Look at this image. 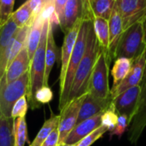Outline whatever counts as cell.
<instances>
[{
	"label": "cell",
	"mask_w": 146,
	"mask_h": 146,
	"mask_svg": "<svg viewBox=\"0 0 146 146\" xmlns=\"http://www.w3.org/2000/svg\"><path fill=\"white\" fill-rule=\"evenodd\" d=\"M101 50L102 47L96 35L92 21L89 29L86 51L76 71L68 102L88 93L91 75Z\"/></svg>",
	"instance_id": "cell-1"
},
{
	"label": "cell",
	"mask_w": 146,
	"mask_h": 146,
	"mask_svg": "<svg viewBox=\"0 0 146 146\" xmlns=\"http://www.w3.org/2000/svg\"><path fill=\"white\" fill-rule=\"evenodd\" d=\"M91 22L92 20H86V19L82 20L79 33H78L74 48H73L72 54H71L69 65L67 68L64 84L62 88H60V90H59V103H58L59 111L62 110L68 103L69 96L70 93V90H71L73 80H74L76 71L86 51L89 29H90Z\"/></svg>",
	"instance_id": "cell-2"
},
{
	"label": "cell",
	"mask_w": 146,
	"mask_h": 146,
	"mask_svg": "<svg viewBox=\"0 0 146 146\" xmlns=\"http://www.w3.org/2000/svg\"><path fill=\"white\" fill-rule=\"evenodd\" d=\"M51 18L52 17H48L45 21L40 44L30 62V67H29L30 81H29V89L27 95V99L32 109L40 108V105L35 102V96L37 90L40 89L42 86H44V76H45V69H46V49L47 35H48V29L51 23Z\"/></svg>",
	"instance_id": "cell-3"
},
{
	"label": "cell",
	"mask_w": 146,
	"mask_h": 146,
	"mask_svg": "<svg viewBox=\"0 0 146 146\" xmlns=\"http://www.w3.org/2000/svg\"><path fill=\"white\" fill-rule=\"evenodd\" d=\"M146 49L143 22L136 23L125 29L118 42L113 59L126 58L131 61L138 58Z\"/></svg>",
	"instance_id": "cell-4"
},
{
	"label": "cell",
	"mask_w": 146,
	"mask_h": 146,
	"mask_svg": "<svg viewBox=\"0 0 146 146\" xmlns=\"http://www.w3.org/2000/svg\"><path fill=\"white\" fill-rule=\"evenodd\" d=\"M29 81V70L11 84H6L4 78L0 81V109L6 117L11 118V112L15 103L21 97L27 96Z\"/></svg>",
	"instance_id": "cell-5"
},
{
	"label": "cell",
	"mask_w": 146,
	"mask_h": 146,
	"mask_svg": "<svg viewBox=\"0 0 146 146\" xmlns=\"http://www.w3.org/2000/svg\"><path fill=\"white\" fill-rule=\"evenodd\" d=\"M109 61L105 52L102 49L95 64L88 92L100 101H111V90L109 88Z\"/></svg>",
	"instance_id": "cell-6"
},
{
	"label": "cell",
	"mask_w": 146,
	"mask_h": 146,
	"mask_svg": "<svg viewBox=\"0 0 146 146\" xmlns=\"http://www.w3.org/2000/svg\"><path fill=\"white\" fill-rule=\"evenodd\" d=\"M115 7L122 19L124 31L143 22L146 15V0H116Z\"/></svg>",
	"instance_id": "cell-7"
},
{
	"label": "cell",
	"mask_w": 146,
	"mask_h": 146,
	"mask_svg": "<svg viewBox=\"0 0 146 146\" xmlns=\"http://www.w3.org/2000/svg\"><path fill=\"white\" fill-rule=\"evenodd\" d=\"M140 86L141 94L137 107L128 129V137L131 143H136L138 141L146 127V68Z\"/></svg>",
	"instance_id": "cell-8"
},
{
	"label": "cell",
	"mask_w": 146,
	"mask_h": 146,
	"mask_svg": "<svg viewBox=\"0 0 146 146\" xmlns=\"http://www.w3.org/2000/svg\"><path fill=\"white\" fill-rule=\"evenodd\" d=\"M85 96L86 94L77 99L72 100L71 102H68L62 110H60V120L58 127L59 132L58 144L64 142L69 133L77 125L79 111L85 98Z\"/></svg>",
	"instance_id": "cell-9"
},
{
	"label": "cell",
	"mask_w": 146,
	"mask_h": 146,
	"mask_svg": "<svg viewBox=\"0 0 146 146\" xmlns=\"http://www.w3.org/2000/svg\"><path fill=\"white\" fill-rule=\"evenodd\" d=\"M84 11L85 0H67L58 20V25L64 35L83 20Z\"/></svg>",
	"instance_id": "cell-10"
},
{
	"label": "cell",
	"mask_w": 146,
	"mask_h": 146,
	"mask_svg": "<svg viewBox=\"0 0 146 146\" xmlns=\"http://www.w3.org/2000/svg\"><path fill=\"white\" fill-rule=\"evenodd\" d=\"M140 94L141 86L137 85L126 90L112 100L118 115H125L129 119V124L135 114Z\"/></svg>",
	"instance_id": "cell-11"
},
{
	"label": "cell",
	"mask_w": 146,
	"mask_h": 146,
	"mask_svg": "<svg viewBox=\"0 0 146 146\" xmlns=\"http://www.w3.org/2000/svg\"><path fill=\"white\" fill-rule=\"evenodd\" d=\"M146 68V49L143 52L132 61L131 68L127 77L123 80V82L116 88L115 90L111 92L112 100L116 96L125 92L126 90L132 88L137 85H140L143 78V74Z\"/></svg>",
	"instance_id": "cell-12"
},
{
	"label": "cell",
	"mask_w": 146,
	"mask_h": 146,
	"mask_svg": "<svg viewBox=\"0 0 146 146\" xmlns=\"http://www.w3.org/2000/svg\"><path fill=\"white\" fill-rule=\"evenodd\" d=\"M81 22L77 23L67 34L64 35V39L63 42V46L61 48V68H60V75H59V89L62 88L64 81V78L66 75L67 68L69 65V62L72 54L73 48H74L80 26Z\"/></svg>",
	"instance_id": "cell-13"
},
{
	"label": "cell",
	"mask_w": 146,
	"mask_h": 146,
	"mask_svg": "<svg viewBox=\"0 0 146 146\" xmlns=\"http://www.w3.org/2000/svg\"><path fill=\"white\" fill-rule=\"evenodd\" d=\"M116 0H85V11L83 19L94 20L96 17L109 20Z\"/></svg>",
	"instance_id": "cell-14"
},
{
	"label": "cell",
	"mask_w": 146,
	"mask_h": 146,
	"mask_svg": "<svg viewBox=\"0 0 146 146\" xmlns=\"http://www.w3.org/2000/svg\"><path fill=\"white\" fill-rule=\"evenodd\" d=\"M103 113H98L77 125L65 137L63 143L66 144H77L87 135L102 125V116Z\"/></svg>",
	"instance_id": "cell-15"
},
{
	"label": "cell",
	"mask_w": 146,
	"mask_h": 146,
	"mask_svg": "<svg viewBox=\"0 0 146 146\" xmlns=\"http://www.w3.org/2000/svg\"><path fill=\"white\" fill-rule=\"evenodd\" d=\"M30 62L31 61L29 59L27 46H25L7 68L5 75L4 77L6 84H11L16 81L20 77H22L25 72H27L29 70Z\"/></svg>",
	"instance_id": "cell-16"
},
{
	"label": "cell",
	"mask_w": 146,
	"mask_h": 146,
	"mask_svg": "<svg viewBox=\"0 0 146 146\" xmlns=\"http://www.w3.org/2000/svg\"><path fill=\"white\" fill-rule=\"evenodd\" d=\"M112 103L111 101H100L93 97L89 92L86 93L85 98L81 106L77 125L82 123L83 121L98 114L105 112Z\"/></svg>",
	"instance_id": "cell-17"
},
{
	"label": "cell",
	"mask_w": 146,
	"mask_h": 146,
	"mask_svg": "<svg viewBox=\"0 0 146 146\" xmlns=\"http://www.w3.org/2000/svg\"><path fill=\"white\" fill-rule=\"evenodd\" d=\"M108 26H109V49H108V59L110 63L113 60H114L113 59L114 52H115L119 40L122 33L124 32L122 19L115 6L111 15V17L108 20Z\"/></svg>",
	"instance_id": "cell-18"
},
{
	"label": "cell",
	"mask_w": 146,
	"mask_h": 146,
	"mask_svg": "<svg viewBox=\"0 0 146 146\" xmlns=\"http://www.w3.org/2000/svg\"><path fill=\"white\" fill-rule=\"evenodd\" d=\"M57 55H58V47L54 40L52 23H50L48 35H47L46 49V69H45V76H44V85L46 86H48L50 73L57 59Z\"/></svg>",
	"instance_id": "cell-19"
},
{
	"label": "cell",
	"mask_w": 146,
	"mask_h": 146,
	"mask_svg": "<svg viewBox=\"0 0 146 146\" xmlns=\"http://www.w3.org/2000/svg\"><path fill=\"white\" fill-rule=\"evenodd\" d=\"M131 64L132 61L126 58H119L114 60V64L111 70V74L113 78V87L111 88V92L115 90L116 88L127 77L131 70Z\"/></svg>",
	"instance_id": "cell-20"
},
{
	"label": "cell",
	"mask_w": 146,
	"mask_h": 146,
	"mask_svg": "<svg viewBox=\"0 0 146 146\" xmlns=\"http://www.w3.org/2000/svg\"><path fill=\"white\" fill-rule=\"evenodd\" d=\"M14 122V119L6 117L0 109V146H15Z\"/></svg>",
	"instance_id": "cell-21"
},
{
	"label": "cell",
	"mask_w": 146,
	"mask_h": 146,
	"mask_svg": "<svg viewBox=\"0 0 146 146\" xmlns=\"http://www.w3.org/2000/svg\"><path fill=\"white\" fill-rule=\"evenodd\" d=\"M93 26L96 35L98 39L102 49L108 55L109 49V26L108 21L103 18L96 17L93 20Z\"/></svg>",
	"instance_id": "cell-22"
},
{
	"label": "cell",
	"mask_w": 146,
	"mask_h": 146,
	"mask_svg": "<svg viewBox=\"0 0 146 146\" xmlns=\"http://www.w3.org/2000/svg\"><path fill=\"white\" fill-rule=\"evenodd\" d=\"M59 120H60V115L59 114L56 115L52 113L51 117L44 122L38 134L35 137L34 141L29 144V146H41L44 141L48 137L50 133L54 129L58 127Z\"/></svg>",
	"instance_id": "cell-23"
},
{
	"label": "cell",
	"mask_w": 146,
	"mask_h": 146,
	"mask_svg": "<svg viewBox=\"0 0 146 146\" xmlns=\"http://www.w3.org/2000/svg\"><path fill=\"white\" fill-rule=\"evenodd\" d=\"M19 30L13 19L11 17L5 24L0 26V56L5 52L11 40Z\"/></svg>",
	"instance_id": "cell-24"
},
{
	"label": "cell",
	"mask_w": 146,
	"mask_h": 146,
	"mask_svg": "<svg viewBox=\"0 0 146 146\" xmlns=\"http://www.w3.org/2000/svg\"><path fill=\"white\" fill-rule=\"evenodd\" d=\"M11 17L13 19V21L19 29H22L28 24L33 23L35 18L34 17L33 11L30 8L28 0L19 9H17L11 14Z\"/></svg>",
	"instance_id": "cell-25"
},
{
	"label": "cell",
	"mask_w": 146,
	"mask_h": 146,
	"mask_svg": "<svg viewBox=\"0 0 146 146\" xmlns=\"http://www.w3.org/2000/svg\"><path fill=\"white\" fill-rule=\"evenodd\" d=\"M15 146H24L28 142V127L25 118H18L14 122Z\"/></svg>",
	"instance_id": "cell-26"
},
{
	"label": "cell",
	"mask_w": 146,
	"mask_h": 146,
	"mask_svg": "<svg viewBox=\"0 0 146 146\" xmlns=\"http://www.w3.org/2000/svg\"><path fill=\"white\" fill-rule=\"evenodd\" d=\"M119 115L115 110L113 103L110 104L109 108L102 113V125L106 126L109 131H113L118 123Z\"/></svg>",
	"instance_id": "cell-27"
},
{
	"label": "cell",
	"mask_w": 146,
	"mask_h": 146,
	"mask_svg": "<svg viewBox=\"0 0 146 146\" xmlns=\"http://www.w3.org/2000/svg\"><path fill=\"white\" fill-rule=\"evenodd\" d=\"M15 0H0V26H3L14 12Z\"/></svg>",
	"instance_id": "cell-28"
},
{
	"label": "cell",
	"mask_w": 146,
	"mask_h": 146,
	"mask_svg": "<svg viewBox=\"0 0 146 146\" xmlns=\"http://www.w3.org/2000/svg\"><path fill=\"white\" fill-rule=\"evenodd\" d=\"M107 131H108V129L106 126H104V125H101L100 127H98L97 129L93 131L91 133L87 135L80 142H78L77 143V146H90L96 140L101 138L102 137V135L104 133H106Z\"/></svg>",
	"instance_id": "cell-29"
},
{
	"label": "cell",
	"mask_w": 146,
	"mask_h": 146,
	"mask_svg": "<svg viewBox=\"0 0 146 146\" xmlns=\"http://www.w3.org/2000/svg\"><path fill=\"white\" fill-rule=\"evenodd\" d=\"M29 108V102L27 96L21 97L13 106L11 112V118L17 119L18 118H25Z\"/></svg>",
	"instance_id": "cell-30"
},
{
	"label": "cell",
	"mask_w": 146,
	"mask_h": 146,
	"mask_svg": "<svg viewBox=\"0 0 146 146\" xmlns=\"http://www.w3.org/2000/svg\"><path fill=\"white\" fill-rule=\"evenodd\" d=\"M52 97H53V94L51 88L49 86L44 85L37 90V92L35 93V102L40 106V104L49 103L52 100Z\"/></svg>",
	"instance_id": "cell-31"
},
{
	"label": "cell",
	"mask_w": 146,
	"mask_h": 146,
	"mask_svg": "<svg viewBox=\"0 0 146 146\" xmlns=\"http://www.w3.org/2000/svg\"><path fill=\"white\" fill-rule=\"evenodd\" d=\"M129 128V119L125 115H119V119H118V123L117 125L115 127V129L111 131L110 133V137H113V135L118 136L119 138H120L122 137V135L125 133V131H126V129Z\"/></svg>",
	"instance_id": "cell-32"
},
{
	"label": "cell",
	"mask_w": 146,
	"mask_h": 146,
	"mask_svg": "<svg viewBox=\"0 0 146 146\" xmlns=\"http://www.w3.org/2000/svg\"><path fill=\"white\" fill-rule=\"evenodd\" d=\"M67 0H53V16L51 18V23L53 24H58V20L61 17L62 11Z\"/></svg>",
	"instance_id": "cell-33"
},
{
	"label": "cell",
	"mask_w": 146,
	"mask_h": 146,
	"mask_svg": "<svg viewBox=\"0 0 146 146\" xmlns=\"http://www.w3.org/2000/svg\"><path fill=\"white\" fill-rule=\"evenodd\" d=\"M58 143H59V132H58V129L56 128L50 133V135L44 141L41 146H58Z\"/></svg>",
	"instance_id": "cell-34"
},
{
	"label": "cell",
	"mask_w": 146,
	"mask_h": 146,
	"mask_svg": "<svg viewBox=\"0 0 146 146\" xmlns=\"http://www.w3.org/2000/svg\"><path fill=\"white\" fill-rule=\"evenodd\" d=\"M143 30H144V40L146 42V15H145V17L143 21Z\"/></svg>",
	"instance_id": "cell-35"
},
{
	"label": "cell",
	"mask_w": 146,
	"mask_h": 146,
	"mask_svg": "<svg viewBox=\"0 0 146 146\" xmlns=\"http://www.w3.org/2000/svg\"><path fill=\"white\" fill-rule=\"evenodd\" d=\"M58 146H77V144H66V143H62L58 144Z\"/></svg>",
	"instance_id": "cell-36"
}]
</instances>
